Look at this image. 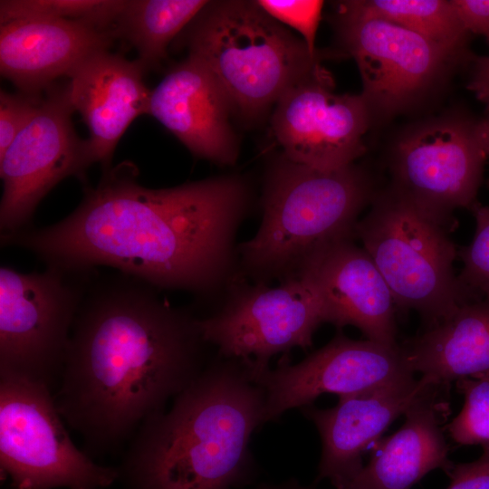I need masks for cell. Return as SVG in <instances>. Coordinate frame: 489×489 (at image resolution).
Returning <instances> with one entry per match:
<instances>
[{"label":"cell","mask_w":489,"mask_h":489,"mask_svg":"<svg viewBox=\"0 0 489 489\" xmlns=\"http://www.w3.org/2000/svg\"><path fill=\"white\" fill-rule=\"evenodd\" d=\"M250 197L238 175L152 189L121 164L60 222L2 235L1 243L65 272L110 266L156 289L212 294L239 279L235 236Z\"/></svg>","instance_id":"1"},{"label":"cell","mask_w":489,"mask_h":489,"mask_svg":"<svg viewBox=\"0 0 489 489\" xmlns=\"http://www.w3.org/2000/svg\"><path fill=\"white\" fill-rule=\"evenodd\" d=\"M123 274L88 283L54 395L91 456L116 450L205 369L197 317Z\"/></svg>","instance_id":"2"},{"label":"cell","mask_w":489,"mask_h":489,"mask_svg":"<svg viewBox=\"0 0 489 489\" xmlns=\"http://www.w3.org/2000/svg\"><path fill=\"white\" fill-rule=\"evenodd\" d=\"M265 393L251 366L219 355L146 419L119 467L125 489H237L257 467L250 449Z\"/></svg>","instance_id":"3"},{"label":"cell","mask_w":489,"mask_h":489,"mask_svg":"<svg viewBox=\"0 0 489 489\" xmlns=\"http://www.w3.org/2000/svg\"><path fill=\"white\" fill-rule=\"evenodd\" d=\"M371 196L369 177L354 163L326 171L281 155L266 174L260 227L237 246L241 273L267 285L299 277L322 248L356 236Z\"/></svg>","instance_id":"4"},{"label":"cell","mask_w":489,"mask_h":489,"mask_svg":"<svg viewBox=\"0 0 489 489\" xmlns=\"http://www.w3.org/2000/svg\"><path fill=\"white\" fill-rule=\"evenodd\" d=\"M191 56L214 76L233 113L253 123L330 53H312L302 38L256 1H209L182 32Z\"/></svg>","instance_id":"5"},{"label":"cell","mask_w":489,"mask_h":489,"mask_svg":"<svg viewBox=\"0 0 489 489\" xmlns=\"http://www.w3.org/2000/svg\"><path fill=\"white\" fill-rule=\"evenodd\" d=\"M445 226L393 187L355 227L396 306L417 311L428 326L474 301L454 273L458 253Z\"/></svg>","instance_id":"6"},{"label":"cell","mask_w":489,"mask_h":489,"mask_svg":"<svg viewBox=\"0 0 489 489\" xmlns=\"http://www.w3.org/2000/svg\"><path fill=\"white\" fill-rule=\"evenodd\" d=\"M52 389L0 375V466L11 489H105L117 467L95 463L76 447Z\"/></svg>","instance_id":"7"},{"label":"cell","mask_w":489,"mask_h":489,"mask_svg":"<svg viewBox=\"0 0 489 489\" xmlns=\"http://www.w3.org/2000/svg\"><path fill=\"white\" fill-rule=\"evenodd\" d=\"M90 273L47 266L43 273L0 268V375L53 389L60 380Z\"/></svg>","instance_id":"8"},{"label":"cell","mask_w":489,"mask_h":489,"mask_svg":"<svg viewBox=\"0 0 489 489\" xmlns=\"http://www.w3.org/2000/svg\"><path fill=\"white\" fill-rule=\"evenodd\" d=\"M324 322L323 301L307 273L275 287L236 281L218 309L197 318L204 340L223 358L246 361L255 379L270 369L273 356L311 347Z\"/></svg>","instance_id":"9"},{"label":"cell","mask_w":489,"mask_h":489,"mask_svg":"<svg viewBox=\"0 0 489 489\" xmlns=\"http://www.w3.org/2000/svg\"><path fill=\"white\" fill-rule=\"evenodd\" d=\"M335 23L357 62L374 118H389L427 95L463 58L400 25L369 14L355 0L338 4Z\"/></svg>","instance_id":"10"},{"label":"cell","mask_w":489,"mask_h":489,"mask_svg":"<svg viewBox=\"0 0 489 489\" xmlns=\"http://www.w3.org/2000/svg\"><path fill=\"white\" fill-rule=\"evenodd\" d=\"M72 112L66 84L50 86L34 116L0 156L2 235L26 229L40 201L62 179H83L90 163L86 141L74 131Z\"/></svg>","instance_id":"11"},{"label":"cell","mask_w":489,"mask_h":489,"mask_svg":"<svg viewBox=\"0 0 489 489\" xmlns=\"http://www.w3.org/2000/svg\"><path fill=\"white\" fill-rule=\"evenodd\" d=\"M476 123L463 116L431 120L404 134L393 149L394 188L446 225L455 208L477 204L486 155Z\"/></svg>","instance_id":"12"},{"label":"cell","mask_w":489,"mask_h":489,"mask_svg":"<svg viewBox=\"0 0 489 489\" xmlns=\"http://www.w3.org/2000/svg\"><path fill=\"white\" fill-rule=\"evenodd\" d=\"M371 120L362 95L335 93L331 74L320 64L278 101L271 129L283 157L331 171L364 154Z\"/></svg>","instance_id":"13"},{"label":"cell","mask_w":489,"mask_h":489,"mask_svg":"<svg viewBox=\"0 0 489 489\" xmlns=\"http://www.w3.org/2000/svg\"><path fill=\"white\" fill-rule=\"evenodd\" d=\"M410 374L414 372L400 346L338 333L302 361L292 365L284 356L276 369L258 377L265 393L264 422L276 420L289 409L312 405L324 393L347 397Z\"/></svg>","instance_id":"14"},{"label":"cell","mask_w":489,"mask_h":489,"mask_svg":"<svg viewBox=\"0 0 489 489\" xmlns=\"http://www.w3.org/2000/svg\"><path fill=\"white\" fill-rule=\"evenodd\" d=\"M436 384L429 377L416 379L410 374L341 397L331 408H301L321 439L318 480L328 479L336 489H346L363 467L368 446Z\"/></svg>","instance_id":"15"},{"label":"cell","mask_w":489,"mask_h":489,"mask_svg":"<svg viewBox=\"0 0 489 489\" xmlns=\"http://www.w3.org/2000/svg\"><path fill=\"white\" fill-rule=\"evenodd\" d=\"M230 101L211 72L187 56L150 91L148 114L157 119L194 155L222 166L238 157L230 124Z\"/></svg>","instance_id":"16"},{"label":"cell","mask_w":489,"mask_h":489,"mask_svg":"<svg viewBox=\"0 0 489 489\" xmlns=\"http://www.w3.org/2000/svg\"><path fill=\"white\" fill-rule=\"evenodd\" d=\"M353 237L322 248L302 273L315 283L327 322L339 329L355 326L367 340L397 346L393 295L372 258Z\"/></svg>","instance_id":"17"},{"label":"cell","mask_w":489,"mask_h":489,"mask_svg":"<svg viewBox=\"0 0 489 489\" xmlns=\"http://www.w3.org/2000/svg\"><path fill=\"white\" fill-rule=\"evenodd\" d=\"M144 67L107 51L81 62L69 75V100L89 129L86 139L90 165L101 163L103 171L119 139L139 115L148 114L150 91L143 82Z\"/></svg>","instance_id":"18"},{"label":"cell","mask_w":489,"mask_h":489,"mask_svg":"<svg viewBox=\"0 0 489 489\" xmlns=\"http://www.w3.org/2000/svg\"><path fill=\"white\" fill-rule=\"evenodd\" d=\"M117 38L82 20L27 17L1 24L0 71L23 93L36 95L68 76Z\"/></svg>","instance_id":"19"},{"label":"cell","mask_w":489,"mask_h":489,"mask_svg":"<svg viewBox=\"0 0 489 489\" xmlns=\"http://www.w3.org/2000/svg\"><path fill=\"white\" fill-rule=\"evenodd\" d=\"M446 385L436 384L405 412V422L374 447L346 489H410L427 473L453 465L443 423L448 402L442 393Z\"/></svg>","instance_id":"20"},{"label":"cell","mask_w":489,"mask_h":489,"mask_svg":"<svg viewBox=\"0 0 489 489\" xmlns=\"http://www.w3.org/2000/svg\"><path fill=\"white\" fill-rule=\"evenodd\" d=\"M400 348L412 372L441 385L489 373V299L462 304Z\"/></svg>","instance_id":"21"},{"label":"cell","mask_w":489,"mask_h":489,"mask_svg":"<svg viewBox=\"0 0 489 489\" xmlns=\"http://www.w3.org/2000/svg\"><path fill=\"white\" fill-rule=\"evenodd\" d=\"M206 0H130L117 18V37L125 38L138 52L145 70L158 65L167 55L172 40L208 4Z\"/></svg>","instance_id":"22"},{"label":"cell","mask_w":489,"mask_h":489,"mask_svg":"<svg viewBox=\"0 0 489 489\" xmlns=\"http://www.w3.org/2000/svg\"><path fill=\"white\" fill-rule=\"evenodd\" d=\"M355 1L369 14L414 32L463 59L467 55L470 34L462 24L451 1Z\"/></svg>","instance_id":"23"},{"label":"cell","mask_w":489,"mask_h":489,"mask_svg":"<svg viewBox=\"0 0 489 489\" xmlns=\"http://www.w3.org/2000/svg\"><path fill=\"white\" fill-rule=\"evenodd\" d=\"M126 0H2L1 24L27 17L85 21L106 30H114Z\"/></svg>","instance_id":"24"},{"label":"cell","mask_w":489,"mask_h":489,"mask_svg":"<svg viewBox=\"0 0 489 489\" xmlns=\"http://www.w3.org/2000/svg\"><path fill=\"white\" fill-rule=\"evenodd\" d=\"M464 396L459 414L448 424L450 437L458 445L484 446L489 443V373L455 381Z\"/></svg>","instance_id":"25"},{"label":"cell","mask_w":489,"mask_h":489,"mask_svg":"<svg viewBox=\"0 0 489 489\" xmlns=\"http://www.w3.org/2000/svg\"><path fill=\"white\" fill-rule=\"evenodd\" d=\"M471 210L475 233L472 243L458 252L463 262L458 279L473 300L489 299V207L477 203Z\"/></svg>","instance_id":"26"},{"label":"cell","mask_w":489,"mask_h":489,"mask_svg":"<svg viewBox=\"0 0 489 489\" xmlns=\"http://www.w3.org/2000/svg\"><path fill=\"white\" fill-rule=\"evenodd\" d=\"M271 17L302 35L308 49L317 53L315 40L323 2L319 0H257Z\"/></svg>","instance_id":"27"},{"label":"cell","mask_w":489,"mask_h":489,"mask_svg":"<svg viewBox=\"0 0 489 489\" xmlns=\"http://www.w3.org/2000/svg\"><path fill=\"white\" fill-rule=\"evenodd\" d=\"M42 99L26 93L0 92V156L35 113Z\"/></svg>","instance_id":"28"},{"label":"cell","mask_w":489,"mask_h":489,"mask_svg":"<svg viewBox=\"0 0 489 489\" xmlns=\"http://www.w3.org/2000/svg\"><path fill=\"white\" fill-rule=\"evenodd\" d=\"M479 458L469 463L453 464L446 472L447 489H489V443L482 446Z\"/></svg>","instance_id":"29"},{"label":"cell","mask_w":489,"mask_h":489,"mask_svg":"<svg viewBox=\"0 0 489 489\" xmlns=\"http://www.w3.org/2000/svg\"><path fill=\"white\" fill-rule=\"evenodd\" d=\"M451 4L465 30L489 43V0H451Z\"/></svg>","instance_id":"30"},{"label":"cell","mask_w":489,"mask_h":489,"mask_svg":"<svg viewBox=\"0 0 489 489\" xmlns=\"http://www.w3.org/2000/svg\"><path fill=\"white\" fill-rule=\"evenodd\" d=\"M467 88L484 104L489 116V55L475 58Z\"/></svg>","instance_id":"31"},{"label":"cell","mask_w":489,"mask_h":489,"mask_svg":"<svg viewBox=\"0 0 489 489\" xmlns=\"http://www.w3.org/2000/svg\"><path fill=\"white\" fill-rule=\"evenodd\" d=\"M476 131L484 152L489 156V116L477 120Z\"/></svg>","instance_id":"32"},{"label":"cell","mask_w":489,"mask_h":489,"mask_svg":"<svg viewBox=\"0 0 489 489\" xmlns=\"http://www.w3.org/2000/svg\"><path fill=\"white\" fill-rule=\"evenodd\" d=\"M253 489H310L300 484L294 479H290L279 484H262Z\"/></svg>","instance_id":"33"}]
</instances>
